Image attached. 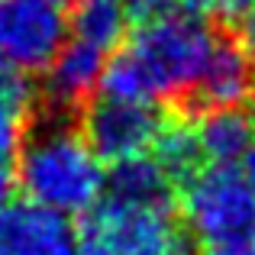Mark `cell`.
<instances>
[{
    "mask_svg": "<svg viewBox=\"0 0 255 255\" xmlns=\"http://www.w3.org/2000/svg\"><path fill=\"white\" fill-rule=\"evenodd\" d=\"M13 178L29 204L62 217H84L107 184L104 162L94 155L81 126L71 123L68 113H49L29 129Z\"/></svg>",
    "mask_w": 255,
    "mask_h": 255,
    "instance_id": "1",
    "label": "cell"
},
{
    "mask_svg": "<svg viewBox=\"0 0 255 255\" xmlns=\"http://www.w3.org/2000/svg\"><path fill=\"white\" fill-rule=\"evenodd\" d=\"M178 210L207 255H255V197L243 171L207 165L178 191Z\"/></svg>",
    "mask_w": 255,
    "mask_h": 255,
    "instance_id": "2",
    "label": "cell"
},
{
    "mask_svg": "<svg viewBox=\"0 0 255 255\" xmlns=\"http://www.w3.org/2000/svg\"><path fill=\"white\" fill-rule=\"evenodd\" d=\"M217 39L220 36L210 29L204 16L181 13L162 23L139 26L126 49L142 65L158 104L165 100L174 110H181L197 78L204 75L213 49H217Z\"/></svg>",
    "mask_w": 255,
    "mask_h": 255,
    "instance_id": "3",
    "label": "cell"
},
{
    "mask_svg": "<svg viewBox=\"0 0 255 255\" xmlns=\"http://www.w3.org/2000/svg\"><path fill=\"white\" fill-rule=\"evenodd\" d=\"M78 243L87 255H184L187 233L174 210L104 197L81 217Z\"/></svg>",
    "mask_w": 255,
    "mask_h": 255,
    "instance_id": "4",
    "label": "cell"
},
{
    "mask_svg": "<svg viewBox=\"0 0 255 255\" xmlns=\"http://www.w3.org/2000/svg\"><path fill=\"white\" fill-rule=\"evenodd\" d=\"M165 117L168 113H162V107L155 104H129L100 94L81 110L78 126L94 155L107 165H117L149 155L165 126Z\"/></svg>",
    "mask_w": 255,
    "mask_h": 255,
    "instance_id": "5",
    "label": "cell"
},
{
    "mask_svg": "<svg viewBox=\"0 0 255 255\" xmlns=\"http://www.w3.org/2000/svg\"><path fill=\"white\" fill-rule=\"evenodd\" d=\"M68 19L49 0H0V68L39 75L62 52Z\"/></svg>",
    "mask_w": 255,
    "mask_h": 255,
    "instance_id": "6",
    "label": "cell"
},
{
    "mask_svg": "<svg viewBox=\"0 0 255 255\" xmlns=\"http://www.w3.org/2000/svg\"><path fill=\"white\" fill-rule=\"evenodd\" d=\"M255 91V71L236 39H217L210 62H207L204 75L197 78L194 91L187 94L184 107L178 113L197 117L207 110H226V107H243Z\"/></svg>",
    "mask_w": 255,
    "mask_h": 255,
    "instance_id": "7",
    "label": "cell"
},
{
    "mask_svg": "<svg viewBox=\"0 0 255 255\" xmlns=\"http://www.w3.org/2000/svg\"><path fill=\"white\" fill-rule=\"evenodd\" d=\"M104 65H107L104 52L75 39V42L62 45V52L42 71L45 81L39 91H42V97L52 104L55 113H81L97 94L100 78H104Z\"/></svg>",
    "mask_w": 255,
    "mask_h": 255,
    "instance_id": "8",
    "label": "cell"
},
{
    "mask_svg": "<svg viewBox=\"0 0 255 255\" xmlns=\"http://www.w3.org/2000/svg\"><path fill=\"white\" fill-rule=\"evenodd\" d=\"M107 197L123 200L136 207H158L174 210L178 207V184L152 155H139L129 162H117L107 171Z\"/></svg>",
    "mask_w": 255,
    "mask_h": 255,
    "instance_id": "9",
    "label": "cell"
},
{
    "mask_svg": "<svg viewBox=\"0 0 255 255\" xmlns=\"http://www.w3.org/2000/svg\"><path fill=\"white\" fill-rule=\"evenodd\" d=\"M42 91L29 75L0 68V165L16 162L39 113Z\"/></svg>",
    "mask_w": 255,
    "mask_h": 255,
    "instance_id": "10",
    "label": "cell"
},
{
    "mask_svg": "<svg viewBox=\"0 0 255 255\" xmlns=\"http://www.w3.org/2000/svg\"><path fill=\"white\" fill-rule=\"evenodd\" d=\"M197 145L207 165H230L236 168L246 158V152L255 145V126L243 107L226 110H207L194 120Z\"/></svg>",
    "mask_w": 255,
    "mask_h": 255,
    "instance_id": "11",
    "label": "cell"
},
{
    "mask_svg": "<svg viewBox=\"0 0 255 255\" xmlns=\"http://www.w3.org/2000/svg\"><path fill=\"white\" fill-rule=\"evenodd\" d=\"M152 152H155L152 158L168 171V178L178 184V191L197 171L207 168L204 155H200V145H197V132H194V120L184 117V113H178V110H171L168 117H165V126H162V132H158Z\"/></svg>",
    "mask_w": 255,
    "mask_h": 255,
    "instance_id": "12",
    "label": "cell"
},
{
    "mask_svg": "<svg viewBox=\"0 0 255 255\" xmlns=\"http://www.w3.org/2000/svg\"><path fill=\"white\" fill-rule=\"evenodd\" d=\"M65 19H68V29L75 32L78 42L94 45L104 55L117 49L129 29L123 0H71Z\"/></svg>",
    "mask_w": 255,
    "mask_h": 255,
    "instance_id": "13",
    "label": "cell"
},
{
    "mask_svg": "<svg viewBox=\"0 0 255 255\" xmlns=\"http://www.w3.org/2000/svg\"><path fill=\"white\" fill-rule=\"evenodd\" d=\"M252 6H255V0H191V10L197 16L217 19V23H236Z\"/></svg>",
    "mask_w": 255,
    "mask_h": 255,
    "instance_id": "14",
    "label": "cell"
},
{
    "mask_svg": "<svg viewBox=\"0 0 255 255\" xmlns=\"http://www.w3.org/2000/svg\"><path fill=\"white\" fill-rule=\"evenodd\" d=\"M236 23H239L236 26V45L243 49V55L249 58V65H252V71H255V6H252V10H246Z\"/></svg>",
    "mask_w": 255,
    "mask_h": 255,
    "instance_id": "15",
    "label": "cell"
},
{
    "mask_svg": "<svg viewBox=\"0 0 255 255\" xmlns=\"http://www.w3.org/2000/svg\"><path fill=\"white\" fill-rule=\"evenodd\" d=\"M13 187H16V178L10 174V168H6V165H0V213L10 207V200H13Z\"/></svg>",
    "mask_w": 255,
    "mask_h": 255,
    "instance_id": "16",
    "label": "cell"
},
{
    "mask_svg": "<svg viewBox=\"0 0 255 255\" xmlns=\"http://www.w3.org/2000/svg\"><path fill=\"white\" fill-rule=\"evenodd\" d=\"M239 165H243V178H246V184H249V191H252V197H255V145L246 152V158Z\"/></svg>",
    "mask_w": 255,
    "mask_h": 255,
    "instance_id": "17",
    "label": "cell"
},
{
    "mask_svg": "<svg viewBox=\"0 0 255 255\" xmlns=\"http://www.w3.org/2000/svg\"><path fill=\"white\" fill-rule=\"evenodd\" d=\"M246 113H249V120H252V126H255V91H252V97L246 100Z\"/></svg>",
    "mask_w": 255,
    "mask_h": 255,
    "instance_id": "18",
    "label": "cell"
},
{
    "mask_svg": "<svg viewBox=\"0 0 255 255\" xmlns=\"http://www.w3.org/2000/svg\"><path fill=\"white\" fill-rule=\"evenodd\" d=\"M49 3H58V6H62V3H65V0H49Z\"/></svg>",
    "mask_w": 255,
    "mask_h": 255,
    "instance_id": "19",
    "label": "cell"
}]
</instances>
